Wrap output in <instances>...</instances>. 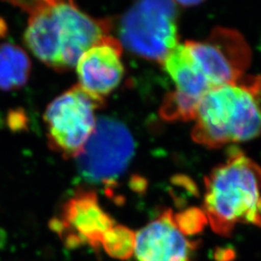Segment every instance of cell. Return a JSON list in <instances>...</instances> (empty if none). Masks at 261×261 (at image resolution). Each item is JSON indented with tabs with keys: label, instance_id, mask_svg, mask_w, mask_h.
<instances>
[{
	"label": "cell",
	"instance_id": "obj_12",
	"mask_svg": "<svg viewBox=\"0 0 261 261\" xmlns=\"http://www.w3.org/2000/svg\"><path fill=\"white\" fill-rule=\"evenodd\" d=\"M32 64L27 51L12 43L0 44V90L13 91L28 84Z\"/></svg>",
	"mask_w": 261,
	"mask_h": 261
},
{
	"label": "cell",
	"instance_id": "obj_9",
	"mask_svg": "<svg viewBox=\"0 0 261 261\" xmlns=\"http://www.w3.org/2000/svg\"><path fill=\"white\" fill-rule=\"evenodd\" d=\"M122 55L123 47L118 39L111 34L99 39L75 64L77 84L86 93L105 102L124 77Z\"/></svg>",
	"mask_w": 261,
	"mask_h": 261
},
{
	"label": "cell",
	"instance_id": "obj_3",
	"mask_svg": "<svg viewBox=\"0 0 261 261\" xmlns=\"http://www.w3.org/2000/svg\"><path fill=\"white\" fill-rule=\"evenodd\" d=\"M203 213L216 233L229 236L238 224L261 227V167L230 147L205 177Z\"/></svg>",
	"mask_w": 261,
	"mask_h": 261
},
{
	"label": "cell",
	"instance_id": "obj_1",
	"mask_svg": "<svg viewBox=\"0 0 261 261\" xmlns=\"http://www.w3.org/2000/svg\"><path fill=\"white\" fill-rule=\"evenodd\" d=\"M3 1L28 14L24 45L38 60L56 72L75 68L84 51L112 30L111 19L87 15L75 0Z\"/></svg>",
	"mask_w": 261,
	"mask_h": 261
},
{
	"label": "cell",
	"instance_id": "obj_5",
	"mask_svg": "<svg viewBox=\"0 0 261 261\" xmlns=\"http://www.w3.org/2000/svg\"><path fill=\"white\" fill-rule=\"evenodd\" d=\"M103 103L79 84L55 98L44 113L49 147L65 158H76L95 130L96 112Z\"/></svg>",
	"mask_w": 261,
	"mask_h": 261
},
{
	"label": "cell",
	"instance_id": "obj_11",
	"mask_svg": "<svg viewBox=\"0 0 261 261\" xmlns=\"http://www.w3.org/2000/svg\"><path fill=\"white\" fill-rule=\"evenodd\" d=\"M162 65L175 84V92L200 102L213 87L196 65L185 44H179L163 61Z\"/></svg>",
	"mask_w": 261,
	"mask_h": 261
},
{
	"label": "cell",
	"instance_id": "obj_7",
	"mask_svg": "<svg viewBox=\"0 0 261 261\" xmlns=\"http://www.w3.org/2000/svg\"><path fill=\"white\" fill-rule=\"evenodd\" d=\"M184 44L212 86L236 84L251 65L250 46L234 29L219 27L204 41H186Z\"/></svg>",
	"mask_w": 261,
	"mask_h": 261
},
{
	"label": "cell",
	"instance_id": "obj_8",
	"mask_svg": "<svg viewBox=\"0 0 261 261\" xmlns=\"http://www.w3.org/2000/svg\"><path fill=\"white\" fill-rule=\"evenodd\" d=\"M114 225L112 217L103 211L91 190L76 192L64 204L59 217L50 223V227L66 246L77 248L88 245L95 250L102 246L105 234Z\"/></svg>",
	"mask_w": 261,
	"mask_h": 261
},
{
	"label": "cell",
	"instance_id": "obj_6",
	"mask_svg": "<svg viewBox=\"0 0 261 261\" xmlns=\"http://www.w3.org/2000/svg\"><path fill=\"white\" fill-rule=\"evenodd\" d=\"M134 153L135 141L128 128L113 118H100L76 157L77 171L89 183L111 186L129 167Z\"/></svg>",
	"mask_w": 261,
	"mask_h": 261
},
{
	"label": "cell",
	"instance_id": "obj_13",
	"mask_svg": "<svg viewBox=\"0 0 261 261\" xmlns=\"http://www.w3.org/2000/svg\"><path fill=\"white\" fill-rule=\"evenodd\" d=\"M136 233L124 225H114L105 234L102 248L112 257L126 260L135 251Z\"/></svg>",
	"mask_w": 261,
	"mask_h": 261
},
{
	"label": "cell",
	"instance_id": "obj_14",
	"mask_svg": "<svg viewBox=\"0 0 261 261\" xmlns=\"http://www.w3.org/2000/svg\"><path fill=\"white\" fill-rule=\"evenodd\" d=\"M198 103V101L171 91L164 98L160 115L166 121H193L196 118Z\"/></svg>",
	"mask_w": 261,
	"mask_h": 261
},
{
	"label": "cell",
	"instance_id": "obj_16",
	"mask_svg": "<svg viewBox=\"0 0 261 261\" xmlns=\"http://www.w3.org/2000/svg\"><path fill=\"white\" fill-rule=\"evenodd\" d=\"M175 4L181 5L183 7H193L202 3L204 0H172Z\"/></svg>",
	"mask_w": 261,
	"mask_h": 261
},
{
	"label": "cell",
	"instance_id": "obj_4",
	"mask_svg": "<svg viewBox=\"0 0 261 261\" xmlns=\"http://www.w3.org/2000/svg\"><path fill=\"white\" fill-rule=\"evenodd\" d=\"M178 18L172 0H134L120 19L118 40L133 55L162 64L179 45Z\"/></svg>",
	"mask_w": 261,
	"mask_h": 261
},
{
	"label": "cell",
	"instance_id": "obj_10",
	"mask_svg": "<svg viewBox=\"0 0 261 261\" xmlns=\"http://www.w3.org/2000/svg\"><path fill=\"white\" fill-rule=\"evenodd\" d=\"M196 250L170 210L136 233L134 253L139 261H191Z\"/></svg>",
	"mask_w": 261,
	"mask_h": 261
},
{
	"label": "cell",
	"instance_id": "obj_15",
	"mask_svg": "<svg viewBox=\"0 0 261 261\" xmlns=\"http://www.w3.org/2000/svg\"><path fill=\"white\" fill-rule=\"evenodd\" d=\"M175 221L184 233L191 235L201 230L207 220L203 211L193 208L182 214L176 215Z\"/></svg>",
	"mask_w": 261,
	"mask_h": 261
},
{
	"label": "cell",
	"instance_id": "obj_2",
	"mask_svg": "<svg viewBox=\"0 0 261 261\" xmlns=\"http://www.w3.org/2000/svg\"><path fill=\"white\" fill-rule=\"evenodd\" d=\"M192 138L207 148L254 140L261 135V75L211 87L198 103Z\"/></svg>",
	"mask_w": 261,
	"mask_h": 261
}]
</instances>
